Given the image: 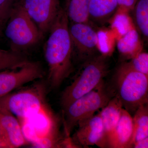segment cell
Masks as SVG:
<instances>
[{"mask_svg":"<svg viewBox=\"0 0 148 148\" xmlns=\"http://www.w3.org/2000/svg\"><path fill=\"white\" fill-rule=\"evenodd\" d=\"M117 47L120 54L126 59H130L142 51V45L138 31L132 28L118 41Z\"/></svg>","mask_w":148,"mask_h":148,"instance_id":"cell-15","label":"cell"},{"mask_svg":"<svg viewBox=\"0 0 148 148\" xmlns=\"http://www.w3.org/2000/svg\"><path fill=\"white\" fill-rule=\"evenodd\" d=\"M132 148H148V138L138 140L133 144Z\"/></svg>","mask_w":148,"mask_h":148,"instance_id":"cell-24","label":"cell"},{"mask_svg":"<svg viewBox=\"0 0 148 148\" xmlns=\"http://www.w3.org/2000/svg\"><path fill=\"white\" fill-rule=\"evenodd\" d=\"M27 143L17 119L9 112L0 110V147L18 148Z\"/></svg>","mask_w":148,"mask_h":148,"instance_id":"cell-11","label":"cell"},{"mask_svg":"<svg viewBox=\"0 0 148 148\" xmlns=\"http://www.w3.org/2000/svg\"><path fill=\"white\" fill-rule=\"evenodd\" d=\"M123 108L121 101L116 97H113L99 113L103 122L108 144L121 115Z\"/></svg>","mask_w":148,"mask_h":148,"instance_id":"cell-13","label":"cell"},{"mask_svg":"<svg viewBox=\"0 0 148 148\" xmlns=\"http://www.w3.org/2000/svg\"><path fill=\"white\" fill-rule=\"evenodd\" d=\"M132 133V117L123 108L119 121L109 142V148H131Z\"/></svg>","mask_w":148,"mask_h":148,"instance_id":"cell-12","label":"cell"},{"mask_svg":"<svg viewBox=\"0 0 148 148\" xmlns=\"http://www.w3.org/2000/svg\"><path fill=\"white\" fill-rule=\"evenodd\" d=\"M69 22L66 11L61 8L49 30L45 47V57L49 69L48 82L52 89L58 88L73 70Z\"/></svg>","mask_w":148,"mask_h":148,"instance_id":"cell-1","label":"cell"},{"mask_svg":"<svg viewBox=\"0 0 148 148\" xmlns=\"http://www.w3.org/2000/svg\"><path fill=\"white\" fill-rule=\"evenodd\" d=\"M132 11L134 23L138 33L147 39L148 0H138Z\"/></svg>","mask_w":148,"mask_h":148,"instance_id":"cell-18","label":"cell"},{"mask_svg":"<svg viewBox=\"0 0 148 148\" xmlns=\"http://www.w3.org/2000/svg\"><path fill=\"white\" fill-rule=\"evenodd\" d=\"M17 0H0V22L6 23L14 8Z\"/></svg>","mask_w":148,"mask_h":148,"instance_id":"cell-21","label":"cell"},{"mask_svg":"<svg viewBox=\"0 0 148 148\" xmlns=\"http://www.w3.org/2000/svg\"><path fill=\"white\" fill-rule=\"evenodd\" d=\"M3 26L4 24H3L1 22H0V37H1V34Z\"/></svg>","mask_w":148,"mask_h":148,"instance_id":"cell-25","label":"cell"},{"mask_svg":"<svg viewBox=\"0 0 148 148\" xmlns=\"http://www.w3.org/2000/svg\"><path fill=\"white\" fill-rule=\"evenodd\" d=\"M130 64L134 70L148 76V53L142 51L130 59Z\"/></svg>","mask_w":148,"mask_h":148,"instance_id":"cell-20","label":"cell"},{"mask_svg":"<svg viewBox=\"0 0 148 148\" xmlns=\"http://www.w3.org/2000/svg\"><path fill=\"white\" fill-rule=\"evenodd\" d=\"M108 84L113 97L119 99L130 114L148 104V76L135 71L128 62L123 61L118 66Z\"/></svg>","mask_w":148,"mask_h":148,"instance_id":"cell-2","label":"cell"},{"mask_svg":"<svg viewBox=\"0 0 148 148\" xmlns=\"http://www.w3.org/2000/svg\"><path fill=\"white\" fill-rule=\"evenodd\" d=\"M90 0H67L65 10L69 21L89 23L88 7Z\"/></svg>","mask_w":148,"mask_h":148,"instance_id":"cell-17","label":"cell"},{"mask_svg":"<svg viewBox=\"0 0 148 148\" xmlns=\"http://www.w3.org/2000/svg\"><path fill=\"white\" fill-rule=\"evenodd\" d=\"M118 8L117 0H90L88 7L89 21L103 24L113 16Z\"/></svg>","mask_w":148,"mask_h":148,"instance_id":"cell-14","label":"cell"},{"mask_svg":"<svg viewBox=\"0 0 148 148\" xmlns=\"http://www.w3.org/2000/svg\"><path fill=\"white\" fill-rule=\"evenodd\" d=\"M29 61L22 52L0 49V72L18 68Z\"/></svg>","mask_w":148,"mask_h":148,"instance_id":"cell-19","label":"cell"},{"mask_svg":"<svg viewBox=\"0 0 148 148\" xmlns=\"http://www.w3.org/2000/svg\"><path fill=\"white\" fill-rule=\"evenodd\" d=\"M122 10L123 12L121 13L119 12V14L116 16L112 24L113 26L117 28L121 35L124 34L132 29L130 24L129 18L126 14H124V10Z\"/></svg>","mask_w":148,"mask_h":148,"instance_id":"cell-22","label":"cell"},{"mask_svg":"<svg viewBox=\"0 0 148 148\" xmlns=\"http://www.w3.org/2000/svg\"><path fill=\"white\" fill-rule=\"evenodd\" d=\"M108 57L98 54L81 64L73 80L61 94L60 103L63 111L104 80L110 71Z\"/></svg>","mask_w":148,"mask_h":148,"instance_id":"cell-3","label":"cell"},{"mask_svg":"<svg viewBox=\"0 0 148 148\" xmlns=\"http://www.w3.org/2000/svg\"><path fill=\"white\" fill-rule=\"evenodd\" d=\"M138 0H117L118 8L127 11H132Z\"/></svg>","mask_w":148,"mask_h":148,"instance_id":"cell-23","label":"cell"},{"mask_svg":"<svg viewBox=\"0 0 148 148\" xmlns=\"http://www.w3.org/2000/svg\"><path fill=\"white\" fill-rule=\"evenodd\" d=\"M19 3L42 35L49 32L61 8L59 0H22Z\"/></svg>","mask_w":148,"mask_h":148,"instance_id":"cell-9","label":"cell"},{"mask_svg":"<svg viewBox=\"0 0 148 148\" xmlns=\"http://www.w3.org/2000/svg\"><path fill=\"white\" fill-rule=\"evenodd\" d=\"M78 128L72 137L79 148L96 145L109 148L103 122L100 114H94L83 120L77 125Z\"/></svg>","mask_w":148,"mask_h":148,"instance_id":"cell-10","label":"cell"},{"mask_svg":"<svg viewBox=\"0 0 148 148\" xmlns=\"http://www.w3.org/2000/svg\"><path fill=\"white\" fill-rule=\"evenodd\" d=\"M133 133L131 147L138 140L148 138V104L141 106L136 110L132 117Z\"/></svg>","mask_w":148,"mask_h":148,"instance_id":"cell-16","label":"cell"},{"mask_svg":"<svg viewBox=\"0 0 148 148\" xmlns=\"http://www.w3.org/2000/svg\"><path fill=\"white\" fill-rule=\"evenodd\" d=\"M69 28L73 61L75 58L81 64L100 54L98 32L89 23L71 22Z\"/></svg>","mask_w":148,"mask_h":148,"instance_id":"cell-7","label":"cell"},{"mask_svg":"<svg viewBox=\"0 0 148 148\" xmlns=\"http://www.w3.org/2000/svg\"><path fill=\"white\" fill-rule=\"evenodd\" d=\"M113 97L108 84L104 80L90 92L71 103L63 111L65 136L70 137L73 129L80 121L95 114Z\"/></svg>","mask_w":148,"mask_h":148,"instance_id":"cell-5","label":"cell"},{"mask_svg":"<svg viewBox=\"0 0 148 148\" xmlns=\"http://www.w3.org/2000/svg\"><path fill=\"white\" fill-rule=\"evenodd\" d=\"M44 75L39 62L30 61L18 68L0 72V97L29 83L42 79Z\"/></svg>","mask_w":148,"mask_h":148,"instance_id":"cell-8","label":"cell"},{"mask_svg":"<svg viewBox=\"0 0 148 148\" xmlns=\"http://www.w3.org/2000/svg\"><path fill=\"white\" fill-rule=\"evenodd\" d=\"M32 85L0 97V110L26 119L49 109L46 103L47 88L40 79Z\"/></svg>","mask_w":148,"mask_h":148,"instance_id":"cell-4","label":"cell"},{"mask_svg":"<svg viewBox=\"0 0 148 148\" xmlns=\"http://www.w3.org/2000/svg\"><path fill=\"white\" fill-rule=\"evenodd\" d=\"M6 23L5 34L11 50L14 51L22 52L34 46L43 36L19 3H16Z\"/></svg>","mask_w":148,"mask_h":148,"instance_id":"cell-6","label":"cell"}]
</instances>
